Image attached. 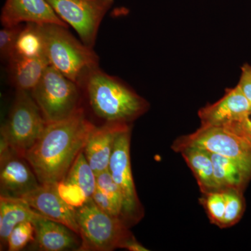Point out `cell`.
Listing matches in <instances>:
<instances>
[{
	"label": "cell",
	"mask_w": 251,
	"mask_h": 251,
	"mask_svg": "<svg viewBox=\"0 0 251 251\" xmlns=\"http://www.w3.org/2000/svg\"><path fill=\"white\" fill-rule=\"evenodd\" d=\"M94 126L82 107L67 119L47 123L24 156L41 184L57 185L64 179L84 150Z\"/></svg>",
	"instance_id": "cell-1"
},
{
	"label": "cell",
	"mask_w": 251,
	"mask_h": 251,
	"mask_svg": "<svg viewBox=\"0 0 251 251\" xmlns=\"http://www.w3.org/2000/svg\"><path fill=\"white\" fill-rule=\"evenodd\" d=\"M78 85L92 111L105 122L130 124L148 110L146 100L99 67L87 73Z\"/></svg>",
	"instance_id": "cell-2"
},
{
	"label": "cell",
	"mask_w": 251,
	"mask_h": 251,
	"mask_svg": "<svg viewBox=\"0 0 251 251\" xmlns=\"http://www.w3.org/2000/svg\"><path fill=\"white\" fill-rule=\"evenodd\" d=\"M45 43L50 65L68 78L79 82L87 73L99 67V57L94 49L88 47L68 30L56 24L39 25Z\"/></svg>",
	"instance_id": "cell-3"
},
{
	"label": "cell",
	"mask_w": 251,
	"mask_h": 251,
	"mask_svg": "<svg viewBox=\"0 0 251 251\" xmlns=\"http://www.w3.org/2000/svg\"><path fill=\"white\" fill-rule=\"evenodd\" d=\"M81 237L80 251H110L122 249L133 234L120 217L99 209L93 200L75 208Z\"/></svg>",
	"instance_id": "cell-4"
},
{
	"label": "cell",
	"mask_w": 251,
	"mask_h": 251,
	"mask_svg": "<svg viewBox=\"0 0 251 251\" xmlns=\"http://www.w3.org/2000/svg\"><path fill=\"white\" fill-rule=\"evenodd\" d=\"M31 94L47 123L67 119L82 108L80 87L51 65Z\"/></svg>",
	"instance_id": "cell-5"
},
{
	"label": "cell",
	"mask_w": 251,
	"mask_h": 251,
	"mask_svg": "<svg viewBox=\"0 0 251 251\" xmlns=\"http://www.w3.org/2000/svg\"><path fill=\"white\" fill-rule=\"evenodd\" d=\"M47 122L31 92L16 90L6 122L1 127V138L21 156L36 143Z\"/></svg>",
	"instance_id": "cell-6"
},
{
	"label": "cell",
	"mask_w": 251,
	"mask_h": 251,
	"mask_svg": "<svg viewBox=\"0 0 251 251\" xmlns=\"http://www.w3.org/2000/svg\"><path fill=\"white\" fill-rule=\"evenodd\" d=\"M131 129L130 125L117 136L112 151L108 171L121 194V219L130 227L143 217V208L135 190L131 165L130 145Z\"/></svg>",
	"instance_id": "cell-7"
},
{
	"label": "cell",
	"mask_w": 251,
	"mask_h": 251,
	"mask_svg": "<svg viewBox=\"0 0 251 251\" xmlns=\"http://www.w3.org/2000/svg\"><path fill=\"white\" fill-rule=\"evenodd\" d=\"M186 147L203 149L209 152L235 160L251 169V142L224 127L201 126L194 133L178 138L172 148L178 152Z\"/></svg>",
	"instance_id": "cell-8"
},
{
	"label": "cell",
	"mask_w": 251,
	"mask_h": 251,
	"mask_svg": "<svg viewBox=\"0 0 251 251\" xmlns=\"http://www.w3.org/2000/svg\"><path fill=\"white\" fill-rule=\"evenodd\" d=\"M68 25L72 26L80 41L94 49L99 29L115 0H46Z\"/></svg>",
	"instance_id": "cell-9"
},
{
	"label": "cell",
	"mask_w": 251,
	"mask_h": 251,
	"mask_svg": "<svg viewBox=\"0 0 251 251\" xmlns=\"http://www.w3.org/2000/svg\"><path fill=\"white\" fill-rule=\"evenodd\" d=\"M0 145L1 196L21 198L39 187L41 184L27 160L1 138Z\"/></svg>",
	"instance_id": "cell-10"
},
{
	"label": "cell",
	"mask_w": 251,
	"mask_h": 251,
	"mask_svg": "<svg viewBox=\"0 0 251 251\" xmlns=\"http://www.w3.org/2000/svg\"><path fill=\"white\" fill-rule=\"evenodd\" d=\"M41 215L65 225L80 234L75 208L69 205L59 195L57 185L41 184L22 198H19Z\"/></svg>",
	"instance_id": "cell-11"
},
{
	"label": "cell",
	"mask_w": 251,
	"mask_h": 251,
	"mask_svg": "<svg viewBox=\"0 0 251 251\" xmlns=\"http://www.w3.org/2000/svg\"><path fill=\"white\" fill-rule=\"evenodd\" d=\"M96 187L95 173L82 150L67 175L57 184V189L66 202L77 208L92 199Z\"/></svg>",
	"instance_id": "cell-12"
},
{
	"label": "cell",
	"mask_w": 251,
	"mask_h": 251,
	"mask_svg": "<svg viewBox=\"0 0 251 251\" xmlns=\"http://www.w3.org/2000/svg\"><path fill=\"white\" fill-rule=\"evenodd\" d=\"M0 21L3 27L23 23L56 24L68 27L46 0H6L1 9Z\"/></svg>",
	"instance_id": "cell-13"
},
{
	"label": "cell",
	"mask_w": 251,
	"mask_h": 251,
	"mask_svg": "<svg viewBox=\"0 0 251 251\" xmlns=\"http://www.w3.org/2000/svg\"><path fill=\"white\" fill-rule=\"evenodd\" d=\"M251 111V103L237 85L226 90L219 101L201 109L198 115L201 126H224L239 121Z\"/></svg>",
	"instance_id": "cell-14"
},
{
	"label": "cell",
	"mask_w": 251,
	"mask_h": 251,
	"mask_svg": "<svg viewBox=\"0 0 251 251\" xmlns=\"http://www.w3.org/2000/svg\"><path fill=\"white\" fill-rule=\"evenodd\" d=\"M130 124L105 122L100 126H94L91 130L83 151L95 175L107 171L115 141L120 132Z\"/></svg>",
	"instance_id": "cell-15"
},
{
	"label": "cell",
	"mask_w": 251,
	"mask_h": 251,
	"mask_svg": "<svg viewBox=\"0 0 251 251\" xmlns=\"http://www.w3.org/2000/svg\"><path fill=\"white\" fill-rule=\"evenodd\" d=\"M33 224L35 228L34 244L45 251H78L81 242L77 233L65 225L40 216Z\"/></svg>",
	"instance_id": "cell-16"
},
{
	"label": "cell",
	"mask_w": 251,
	"mask_h": 251,
	"mask_svg": "<svg viewBox=\"0 0 251 251\" xmlns=\"http://www.w3.org/2000/svg\"><path fill=\"white\" fill-rule=\"evenodd\" d=\"M8 76L16 90L31 92L37 85L46 68V58L30 59L12 54L7 60Z\"/></svg>",
	"instance_id": "cell-17"
},
{
	"label": "cell",
	"mask_w": 251,
	"mask_h": 251,
	"mask_svg": "<svg viewBox=\"0 0 251 251\" xmlns=\"http://www.w3.org/2000/svg\"><path fill=\"white\" fill-rule=\"evenodd\" d=\"M214 178L220 191L236 189L244 191L251 179V169L235 160L210 153Z\"/></svg>",
	"instance_id": "cell-18"
},
{
	"label": "cell",
	"mask_w": 251,
	"mask_h": 251,
	"mask_svg": "<svg viewBox=\"0 0 251 251\" xmlns=\"http://www.w3.org/2000/svg\"><path fill=\"white\" fill-rule=\"evenodd\" d=\"M42 216L19 198L0 197V240L1 247L7 246L8 238L18 224L33 221Z\"/></svg>",
	"instance_id": "cell-19"
},
{
	"label": "cell",
	"mask_w": 251,
	"mask_h": 251,
	"mask_svg": "<svg viewBox=\"0 0 251 251\" xmlns=\"http://www.w3.org/2000/svg\"><path fill=\"white\" fill-rule=\"evenodd\" d=\"M178 152L181 153L191 168L203 194L220 191L214 178V165L209 151L196 147H186Z\"/></svg>",
	"instance_id": "cell-20"
},
{
	"label": "cell",
	"mask_w": 251,
	"mask_h": 251,
	"mask_svg": "<svg viewBox=\"0 0 251 251\" xmlns=\"http://www.w3.org/2000/svg\"><path fill=\"white\" fill-rule=\"evenodd\" d=\"M12 54L25 58L48 59L45 43L39 25L25 23L18 36Z\"/></svg>",
	"instance_id": "cell-21"
},
{
	"label": "cell",
	"mask_w": 251,
	"mask_h": 251,
	"mask_svg": "<svg viewBox=\"0 0 251 251\" xmlns=\"http://www.w3.org/2000/svg\"><path fill=\"white\" fill-rule=\"evenodd\" d=\"M223 191L226 199V211L222 227H231L239 222L245 211L244 191L236 189Z\"/></svg>",
	"instance_id": "cell-22"
},
{
	"label": "cell",
	"mask_w": 251,
	"mask_h": 251,
	"mask_svg": "<svg viewBox=\"0 0 251 251\" xmlns=\"http://www.w3.org/2000/svg\"><path fill=\"white\" fill-rule=\"evenodd\" d=\"M201 201L206 209L211 222L222 227L226 211V199L224 191L206 193Z\"/></svg>",
	"instance_id": "cell-23"
},
{
	"label": "cell",
	"mask_w": 251,
	"mask_h": 251,
	"mask_svg": "<svg viewBox=\"0 0 251 251\" xmlns=\"http://www.w3.org/2000/svg\"><path fill=\"white\" fill-rule=\"evenodd\" d=\"M35 228L31 221H25L18 224L10 234L7 241L8 251H20L27 244L34 242Z\"/></svg>",
	"instance_id": "cell-24"
},
{
	"label": "cell",
	"mask_w": 251,
	"mask_h": 251,
	"mask_svg": "<svg viewBox=\"0 0 251 251\" xmlns=\"http://www.w3.org/2000/svg\"><path fill=\"white\" fill-rule=\"evenodd\" d=\"M97 188H99L102 193L112 201L114 205L120 211V218L122 207L121 194L115 181L112 179L111 175L108 169L96 175Z\"/></svg>",
	"instance_id": "cell-25"
},
{
	"label": "cell",
	"mask_w": 251,
	"mask_h": 251,
	"mask_svg": "<svg viewBox=\"0 0 251 251\" xmlns=\"http://www.w3.org/2000/svg\"><path fill=\"white\" fill-rule=\"evenodd\" d=\"M24 25L3 27L0 30V56L3 60L7 61L14 52L16 41Z\"/></svg>",
	"instance_id": "cell-26"
},
{
	"label": "cell",
	"mask_w": 251,
	"mask_h": 251,
	"mask_svg": "<svg viewBox=\"0 0 251 251\" xmlns=\"http://www.w3.org/2000/svg\"><path fill=\"white\" fill-rule=\"evenodd\" d=\"M92 200L99 209H101L104 212L107 213L109 215L120 218V211L114 205L112 201L97 187L92 196Z\"/></svg>",
	"instance_id": "cell-27"
},
{
	"label": "cell",
	"mask_w": 251,
	"mask_h": 251,
	"mask_svg": "<svg viewBox=\"0 0 251 251\" xmlns=\"http://www.w3.org/2000/svg\"><path fill=\"white\" fill-rule=\"evenodd\" d=\"M222 127L242 135L251 143V111L242 120L232 122Z\"/></svg>",
	"instance_id": "cell-28"
},
{
	"label": "cell",
	"mask_w": 251,
	"mask_h": 251,
	"mask_svg": "<svg viewBox=\"0 0 251 251\" xmlns=\"http://www.w3.org/2000/svg\"><path fill=\"white\" fill-rule=\"evenodd\" d=\"M239 88L251 103V65L245 64L242 68V74L238 83Z\"/></svg>",
	"instance_id": "cell-29"
},
{
	"label": "cell",
	"mask_w": 251,
	"mask_h": 251,
	"mask_svg": "<svg viewBox=\"0 0 251 251\" xmlns=\"http://www.w3.org/2000/svg\"><path fill=\"white\" fill-rule=\"evenodd\" d=\"M122 249H127L130 251H150L147 248L144 247L138 241L133 237H130L128 240L124 244Z\"/></svg>",
	"instance_id": "cell-30"
}]
</instances>
